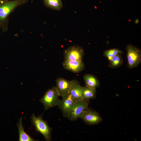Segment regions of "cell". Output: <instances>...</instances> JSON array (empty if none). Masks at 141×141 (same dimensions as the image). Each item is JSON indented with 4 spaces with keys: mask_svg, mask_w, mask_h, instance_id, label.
<instances>
[{
    "mask_svg": "<svg viewBox=\"0 0 141 141\" xmlns=\"http://www.w3.org/2000/svg\"><path fill=\"white\" fill-rule=\"evenodd\" d=\"M31 119L32 123L37 131L42 134L46 140H50L52 129L49 126L46 121L43 119L42 115L36 116L33 113Z\"/></svg>",
    "mask_w": 141,
    "mask_h": 141,
    "instance_id": "2",
    "label": "cell"
},
{
    "mask_svg": "<svg viewBox=\"0 0 141 141\" xmlns=\"http://www.w3.org/2000/svg\"><path fill=\"white\" fill-rule=\"evenodd\" d=\"M96 89L86 86L82 87V97L83 99L89 100L95 99L96 96Z\"/></svg>",
    "mask_w": 141,
    "mask_h": 141,
    "instance_id": "13",
    "label": "cell"
},
{
    "mask_svg": "<svg viewBox=\"0 0 141 141\" xmlns=\"http://www.w3.org/2000/svg\"><path fill=\"white\" fill-rule=\"evenodd\" d=\"M62 97V99L60 100L57 106L63 116L66 117L69 111L76 101L69 93Z\"/></svg>",
    "mask_w": 141,
    "mask_h": 141,
    "instance_id": "8",
    "label": "cell"
},
{
    "mask_svg": "<svg viewBox=\"0 0 141 141\" xmlns=\"http://www.w3.org/2000/svg\"><path fill=\"white\" fill-rule=\"evenodd\" d=\"M126 49L128 67L130 69L137 67L141 62V50L131 44L128 45Z\"/></svg>",
    "mask_w": 141,
    "mask_h": 141,
    "instance_id": "4",
    "label": "cell"
},
{
    "mask_svg": "<svg viewBox=\"0 0 141 141\" xmlns=\"http://www.w3.org/2000/svg\"><path fill=\"white\" fill-rule=\"evenodd\" d=\"M56 86L57 92L61 97L68 93L71 84V81L62 78H58L56 80Z\"/></svg>",
    "mask_w": 141,
    "mask_h": 141,
    "instance_id": "9",
    "label": "cell"
},
{
    "mask_svg": "<svg viewBox=\"0 0 141 141\" xmlns=\"http://www.w3.org/2000/svg\"><path fill=\"white\" fill-rule=\"evenodd\" d=\"M121 54V53H119L113 57L109 61L108 66L111 68H115L122 66L123 64V60Z\"/></svg>",
    "mask_w": 141,
    "mask_h": 141,
    "instance_id": "16",
    "label": "cell"
},
{
    "mask_svg": "<svg viewBox=\"0 0 141 141\" xmlns=\"http://www.w3.org/2000/svg\"><path fill=\"white\" fill-rule=\"evenodd\" d=\"M80 118L85 124L89 125L98 124L102 120L98 112L89 108L83 113Z\"/></svg>",
    "mask_w": 141,
    "mask_h": 141,
    "instance_id": "7",
    "label": "cell"
},
{
    "mask_svg": "<svg viewBox=\"0 0 141 141\" xmlns=\"http://www.w3.org/2000/svg\"><path fill=\"white\" fill-rule=\"evenodd\" d=\"M28 2V0H0V28L3 31L7 30L9 14L16 7Z\"/></svg>",
    "mask_w": 141,
    "mask_h": 141,
    "instance_id": "1",
    "label": "cell"
},
{
    "mask_svg": "<svg viewBox=\"0 0 141 141\" xmlns=\"http://www.w3.org/2000/svg\"><path fill=\"white\" fill-rule=\"evenodd\" d=\"M89 100L82 99L75 102L69 111L66 118L71 121L80 118L84 112L88 108Z\"/></svg>",
    "mask_w": 141,
    "mask_h": 141,
    "instance_id": "3",
    "label": "cell"
},
{
    "mask_svg": "<svg viewBox=\"0 0 141 141\" xmlns=\"http://www.w3.org/2000/svg\"><path fill=\"white\" fill-rule=\"evenodd\" d=\"M62 65L66 69L75 73L81 72L85 67L84 64L82 61L64 60L62 63Z\"/></svg>",
    "mask_w": 141,
    "mask_h": 141,
    "instance_id": "10",
    "label": "cell"
},
{
    "mask_svg": "<svg viewBox=\"0 0 141 141\" xmlns=\"http://www.w3.org/2000/svg\"><path fill=\"white\" fill-rule=\"evenodd\" d=\"M65 60L82 61L84 54V49L78 45H72L65 50Z\"/></svg>",
    "mask_w": 141,
    "mask_h": 141,
    "instance_id": "6",
    "label": "cell"
},
{
    "mask_svg": "<svg viewBox=\"0 0 141 141\" xmlns=\"http://www.w3.org/2000/svg\"><path fill=\"white\" fill-rule=\"evenodd\" d=\"M71 81V84L69 94L76 101L83 99L82 97V87L80 85L79 82L75 79Z\"/></svg>",
    "mask_w": 141,
    "mask_h": 141,
    "instance_id": "11",
    "label": "cell"
},
{
    "mask_svg": "<svg viewBox=\"0 0 141 141\" xmlns=\"http://www.w3.org/2000/svg\"><path fill=\"white\" fill-rule=\"evenodd\" d=\"M123 53V51L120 49L117 48H114L105 50L103 52V54L104 56L107 57L109 61L113 57L118 54Z\"/></svg>",
    "mask_w": 141,
    "mask_h": 141,
    "instance_id": "17",
    "label": "cell"
},
{
    "mask_svg": "<svg viewBox=\"0 0 141 141\" xmlns=\"http://www.w3.org/2000/svg\"><path fill=\"white\" fill-rule=\"evenodd\" d=\"M46 7L56 10H60L63 7L61 0H43Z\"/></svg>",
    "mask_w": 141,
    "mask_h": 141,
    "instance_id": "15",
    "label": "cell"
},
{
    "mask_svg": "<svg viewBox=\"0 0 141 141\" xmlns=\"http://www.w3.org/2000/svg\"><path fill=\"white\" fill-rule=\"evenodd\" d=\"M59 96L55 87L48 90L39 101L44 105L45 110L57 105Z\"/></svg>",
    "mask_w": 141,
    "mask_h": 141,
    "instance_id": "5",
    "label": "cell"
},
{
    "mask_svg": "<svg viewBox=\"0 0 141 141\" xmlns=\"http://www.w3.org/2000/svg\"><path fill=\"white\" fill-rule=\"evenodd\" d=\"M86 86L96 89L100 86V83L96 77L92 74H87L83 77Z\"/></svg>",
    "mask_w": 141,
    "mask_h": 141,
    "instance_id": "12",
    "label": "cell"
},
{
    "mask_svg": "<svg viewBox=\"0 0 141 141\" xmlns=\"http://www.w3.org/2000/svg\"><path fill=\"white\" fill-rule=\"evenodd\" d=\"M19 135V141H36L26 133L24 131L22 123V118L21 117L18 123L17 124Z\"/></svg>",
    "mask_w": 141,
    "mask_h": 141,
    "instance_id": "14",
    "label": "cell"
}]
</instances>
